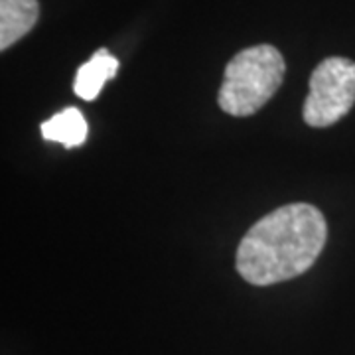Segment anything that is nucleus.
I'll list each match as a JSON object with an SVG mask.
<instances>
[{
    "label": "nucleus",
    "mask_w": 355,
    "mask_h": 355,
    "mask_svg": "<svg viewBox=\"0 0 355 355\" xmlns=\"http://www.w3.org/2000/svg\"><path fill=\"white\" fill-rule=\"evenodd\" d=\"M328 241L324 214L310 203H286L261 217L239 243L235 266L245 282L270 286L310 270Z\"/></svg>",
    "instance_id": "obj_1"
},
{
    "label": "nucleus",
    "mask_w": 355,
    "mask_h": 355,
    "mask_svg": "<svg viewBox=\"0 0 355 355\" xmlns=\"http://www.w3.org/2000/svg\"><path fill=\"white\" fill-rule=\"evenodd\" d=\"M286 73L284 58L275 46L259 44L239 51L225 67L217 93L221 111L251 116L275 97Z\"/></svg>",
    "instance_id": "obj_2"
},
{
    "label": "nucleus",
    "mask_w": 355,
    "mask_h": 355,
    "mask_svg": "<svg viewBox=\"0 0 355 355\" xmlns=\"http://www.w3.org/2000/svg\"><path fill=\"white\" fill-rule=\"evenodd\" d=\"M355 105V62L326 58L310 77L302 116L308 127L326 128L342 121Z\"/></svg>",
    "instance_id": "obj_3"
},
{
    "label": "nucleus",
    "mask_w": 355,
    "mask_h": 355,
    "mask_svg": "<svg viewBox=\"0 0 355 355\" xmlns=\"http://www.w3.org/2000/svg\"><path fill=\"white\" fill-rule=\"evenodd\" d=\"M38 0H0V50H8L36 26Z\"/></svg>",
    "instance_id": "obj_4"
},
{
    "label": "nucleus",
    "mask_w": 355,
    "mask_h": 355,
    "mask_svg": "<svg viewBox=\"0 0 355 355\" xmlns=\"http://www.w3.org/2000/svg\"><path fill=\"white\" fill-rule=\"evenodd\" d=\"M119 71V60L109 50H97L93 58L77 69L73 91L83 101H95L105 83Z\"/></svg>",
    "instance_id": "obj_5"
},
{
    "label": "nucleus",
    "mask_w": 355,
    "mask_h": 355,
    "mask_svg": "<svg viewBox=\"0 0 355 355\" xmlns=\"http://www.w3.org/2000/svg\"><path fill=\"white\" fill-rule=\"evenodd\" d=\"M40 130L42 137L50 142H60L65 148H77L87 140L89 125L77 107H65L62 113L44 121Z\"/></svg>",
    "instance_id": "obj_6"
}]
</instances>
